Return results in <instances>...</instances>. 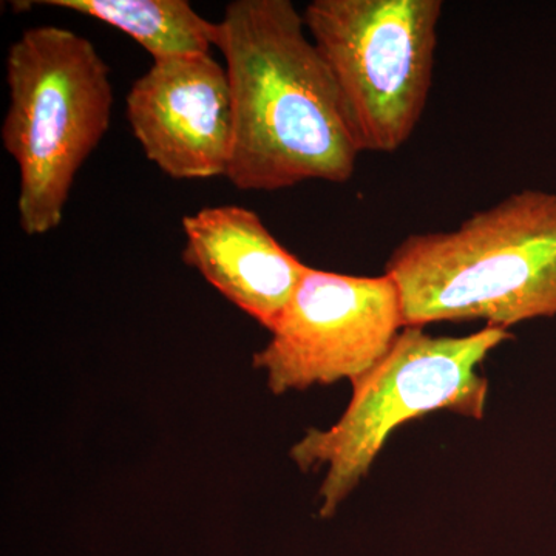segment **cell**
<instances>
[{"label":"cell","mask_w":556,"mask_h":556,"mask_svg":"<svg viewBox=\"0 0 556 556\" xmlns=\"http://www.w3.org/2000/svg\"><path fill=\"white\" fill-rule=\"evenodd\" d=\"M24 5L53 7L104 22L130 36L153 61L207 54L217 43L218 22L204 20L188 0H39Z\"/></svg>","instance_id":"cell-9"},{"label":"cell","mask_w":556,"mask_h":556,"mask_svg":"<svg viewBox=\"0 0 556 556\" xmlns=\"http://www.w3.org/2000/svg\"><path fill=\"white\" fill-rule=\"evenodd\" d=\"M442 11V0H313L303 11L358 152L393 153L415 134Z\"/></svg>","instance_id":"cell-5"},{"label":"cell","mask_w":556,"mask_h":556,"mask_svg":"<svg viewBox=\"0 0 556 556\" xmlns=\"http://www.w3.org/2000/svg\"><path fill=\"white\" fill-rule=\"evenodd\" d=\"M5 67L0 135L20 172V225L46 236L60 228L76 175L109 131L110 68L89 39L53 25L22 33Z\"/></svg>","instance_id":"cell-3"},{"label":"cell","mask_w":556,"mask_h":556,"mask_svg":"<svg viewBox=\"0 0 556 556\" xmlns=\"http://www.w3.org/2000/svg\"><path fill=\"white\" fill-rule=\"evenodd\" d=\"M386 274L405 327L484 320L508 329L556 317V192L519 190L455 229L412 233Z\"/></svg>","instance_id":"cell-2"},{"label":"cell","mask_w":556,"mask_h":556,"mask_svg":"<svg viewBox=\"0 0 556 556\" xmlns=\"http://www.w3.org/2000/svg\"><path fill=\"white\" fill-rule=\"evenodd\" d=\"M289 0H236L218 22L236 142L226 178L243 192L342 185L361 155L338 87Z\"/></svg>","instance_id":"cell-1"},{"label":"cell","mask_w":556,"mask_h":556,"mask_svg":"<svg viewBox=\"0 0 556 556\" xmlns=\"http://www.w3.org/2000/svg\"><path fill=\"white\" fill-rule=\"evenodd\" d=\"M511 339L508 329L496 327L464 338H438L420 327L402 329L386 356L351 382L353 396L338 422L327 430L309 428L289 452L300 470H325L318 517H334L402 424L442 409L481 419L489 380L478 369Z\"/></svg>","instance_id":"cell-4"},{"label":"cell","mask_w":556,"mask_h":556,"mask_svg":"<svg viewBox=\"0 0 556 556\" xmlns=\"http://www.w3.org/2000/svg\"><path fill=\"white\" fill-rule=\"evenodd\" d=\"M405 328L393 278L306 269L268 345L252 356L270 393L354 382L386 356Z\"/></svg>","instance_id":"cell-6"},{"label":"cell","mask_w":556,"mask_h":556,"mask_svg":"<svg viewBox=\"0 0 556 556\" xmlns=\"http://www.w3.org/2000/svg\"><path fill=\"white\" fill-rule=\"evenodd\" d=\"M182 262L274 331L308 266L281 247L251 208L225 204L182 218Z\"/></svg>","instance_id":"cell-8"},{"label":"cell","mask_w":556,"mask_h":556,"mask_svg":"<svg viewBox=\"0 0 556 556\" xmlns=\"http://www.w3.org/2000/svg\"><path fill=\"white\" fill-rule=\"evenodd\" d=\"M150 163L174 179L226 177L236 142L228 72L207 54L153 61L126 97Z\"/></svg>","instance_id":"cell-7"}]
</instances>
